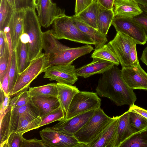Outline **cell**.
<instances>
[{"label": "cell", "instance_id": "obj_28", "mask_svg": "<svg viewBox=\"0 0 147 147\" xmlns=\"http://www.w3.org/2000/svg\"><path fill=\"white\" fill-rule=\"evenodd\" d=\"M11 110V107L9 106L4 113L0 115V147H6L9 136Z\"/></svg>", "mask_w": 147, "mask_h": 147}, {"label": "cell", "instance_id": "obj_3", "mask_svg": "<svg viewBox=\"0 0 147 147\" xmlns=\"http://www.w3.org/2000/svg\"><path fill=\"white\" fill-rule=\"evenodd\" d=\"M52 25L51 32L58 40L64 39L82 44L95 45L90 37L76 26L71 16L64 14L56 18Z\"/></svg>", "mask_w": 147, "mask_h": 147}, {"label": "cell", "instance_id": "obj_18", "mask_svg": "<svg viewBox=\"0 0 147 147\" xmlns=\"http://www.w3.org/2000/svg\"><path fill=\"white\" fill-rule=\"evenodd\" d=\"M25 9L14 10L7 25L10 32L13 50H15L23 33V22Z\"/></svg>", "mask_w": 147, "mask_h": 147}, {"label": "cell", "instance_id": "obj_26", "mask_svg": "<svg viewBox=\"0 0 147 147\" xmlns=\"http://www.w3.org/2000/svg\"><path fill=\"white\" fill-rule=\"evenodd\" d=\"M98 2L94 0L88 7L77 15L76 18L97 30V18Z\"/></svg>", "mask_w": 147, "mask_h": 147}, {"label": "cell", "instance_id": "obj_46", "mask_svg": "<svg viewBox=\"0 0 147 147\" xmlns=\"http://www.w3.org/2000/svg\"><path fill=\"white\" fill-rule=\"evenodd\" d=\"M137 113L147 119V110L134 105L130 106L128 110Z\"/></svg>", "mask_w": 147, "mask_h": 147}, {"label": "cell", "instance_id": "obj_9", "mask_svg": "<svg viewBox=\"0 0 147 147\" xmlns=\"http://www.w3.org/2000/svg\"><path fill=\"white\" fill-rule=\"evenodd\" d=\"M34 4L40 24L44 28L49 27L56 18L65 14L51 0H35Z\"/></svg>", "mask_w": 147, "mask_h": 147}, {"label": "cell", "instance_id": "obj_5", "mask_svg": "<svg viewBox=\"0 0 147 147\" xmlns=\"http://www.w3.org/2000/svg\"><path fill=\"white\" fill-rule=\"evenodd\" d=\"M113 118L107 115L100 107L95 110L93 115L86 124L74 136L80 142L88 146Z\"/></svg>", "mask_w": 147, "mask_h": 147}, {"label": "cell", "instance_id": "obj_17", "mask_svg": "<svg viewBox=\"0 0 147 147\" xmlns=\"http://www.w3.org/2000/svg\"><path fill=\"white\" fill-rule=\"evenodd\" d=\"M115 17L131 18L143 12L134 0H115L113 9Z\"/></svg>", "mask_w": 147, "mask_h": 147}, {"label": "cell", "instance_id": "obj_47", "mask_svg": "<svg viewBox=\"0 0 147 147\" xmlns=\"http://www.w3.org/2000/svg\"><path fill=\"white\" fill-rule=\"evenodd\" d=\"M6 38L3 31H0V57L3 54L5 45Z\"/></svg>", "mask_w": 147, "mask_h": 147}, {"label": "cell", "instance_id": "obj_2", "mask_svg": "<svg viewBox=\"0 0 147 147\" xmlns=\"http://www.w3.org/2000/svg\"><path fill=\"white\" fill-rule=\"evenodd\" d=\"M35 9L29 8L25 11L23 32L28 38L27 44V61L30 63L42 53L43 49L42 33Z\"/></svg>", "mask_w": 147, "mask_h": 147}, {"label": "cell", "instance_id": "obj_43", "mask_svg": "<svg viewBox=\"0 0 147 147\" xmlns=\"http://www.w3.org/2000/svg\"><path fill=\"white\" fill-rule=\"evenodd\" d=\"M94 0H76L75 15H77L91 4Z\"/></svg>", "mask_w": 147, "mask_h": 147}, {"label": "cell", "instance_id": "obj_41", "mask_svg": "<svg viewBox=\"0 0 147 147\" xmlns=\"http://www.w3.org/2000/svg\"><path fill=\"white\" fill-rule=\"evenodd\" d=\"M29 8L35 9L32 0H15L14 10L25 9Z\"/></svg>", "mask_w": 147, "mask_h": 147}, {"label": "cell", "instance_id": "obj_12", "mask_svg": "<svg viewBox=\"0 0 147 147\" xmlns=\"http://www.w3.org/2000/svg\"><path fill=\"white\" fill-rule=\"evenodd\" d=\"M121 71L123 79L129 87L147 90V73L139 63L123 67Z\"/></svg>", "mask_w": 147, "mask_h": 147}, {"label": "cell", "instance_id": "obj_49", "mask_svg": "<svg viewBox=\"0 0 147 147\" xmlns=\"http://www.w3.org/2000/svg\"><path fill=\"white\" fill-rule=\"evenodd\" d=\"M140 60L147 66V46L143 51Z\"/></svg>", "mask_w": 147, "mask_h": 147}, {"label": "cell", "instance_id": "obj_15", "mask_svg": "<svg viewBox=\"0 0 147 147\" xmlns=\"http://www.w3.org/2000/svg\"><path fill=\"white\" fill-rule=\"evenodd\" d=\"M119 116L112 119L97 137L88 145V147H114Z\"/></svg>", "mask_w": 147, "mask_h": 147}, {"label": "cell", "instance_id": "obj_6", "mask_svg": "<svg viewBox=\"0 0 147 147\" xmlns=\"http://www.w3.org/2000/svg\"><path fill=\"white\" fill-rule=\"evenodd\" d=\"M101 100L96 92L80 91L73 98L64 119L100 107Z\"/></svg>", "mask_w": 147, "mask_h": 147}, {"label": "cell", "instance_id": "obj_22", "mask_svg": "<svg viewBox=\"0 0 147 147\" xmlns=\"http://www.w3.org/2000/svg\"><path fill=\"white\" fill-rule=\"evenodd\" d=\"M74 23L82 32L85 33L94 42L95 49H96L105 44L108 40L106 35L99 32L98 30L71 16Z\"/></svg>", "mask_w": 147, "mask_h": 147}, {"label": "cell", "instance_id": "obj_54", "mask_svg": "<svg viewBox=\"0 0 147 147\" xmlns=\"http://www.w3.org/2000/svg\"><path fill=\"white\" fill-rule=\"evenodd\" d=\"M34 2V1L35 0H32Z\"/></svg>", "mask_w": 147, "mask_h": 147}, {"label": "cell", "instance_id": "obj_34", "mask_svg": "<svg viewBox=\"0 0 147 147\" xmlns=\"http://www.w3.org/2000/svg\"><path fill=\"white\" fill-rule=\"evenodd\" d=\"M11 99L9 106L12 107H19L27 104L32 100L28 89H25L17 93Z\"/></svg>", "mask_w": 147, "mask_h": 147}, {"label": "cell", "instance_id": "obj_7", "mask_svg": "<svg viewBox=\"0 0 147 147\" xmlns=\"http://www.w3.org/2000/svg\"><path fill=\"white\" fill-rule=\"evenodd\" d=\"M43 142L50 147H88L80 142L74 136L66 134L51 127H46L39 132Z\"/></svg>", "mask_w": 147, "mask_h": 147}, {"label": "cell", "instance_id": "obj_44", "mask_svg": "<svg viewBox=\"0 0 147 147\" xmlns=\"http://www.w3.org/2000/svg\"><path fill=\"white\" fill-rule=\"evenodd\" d=\"M131 18L140 26L147 34V13L143 12Z\"/></svg>", "mask_w": 147, "mask_h": 147}, {"label": "cell", "instance_id": "obj_36", "mask_svg": "<svg viewBox=\"0 0 147 147\" xmlns=\"http://www.w3.org/2000/svg\"><path fill=\"white\" fill-rule=\"evenodd\" d=\"M18 73L17 69L15 51H13L9 76V92H11L16 83Z\"/></svg>", "mask_w": 147, "mask_h": 147}, {"label": "cell", "instance_id": "obj_32", "mask_svg": "<svg viewBox=\"0 0 147 147\" xmlns=\"http://www.w3.org/2000/svg\"><path fill=\"white\" fill-rule=\"evenodd\" d=\"M14 10L7 0H1L0 31H3L8 25Z\"/></svg>", "mask_w": 147, "mask_h": 147}, {"label": "cell", "instance_id": "obj_50", "mask_svg": "<svg viewBox=\"0 0 147 147\" xmlns=\"http://www.w3.org/2000/svg\"><path fill=\"white\" fill-rule=\"evenodd\" d=\"M139 4L147 6V0H134Z\"/></svg>", "mask_w": 147, "mask_h": 147}, {"label": "cell", "instance_id": "obj_11", "mask_svg": "<svg viewBox=\"0 0 147 147\" xmlns=\"http://www.w3.org/2000/svg\"><path fill=\"white\" fill-rule=\"evenodd\" d=\"M115 53L122 67L130 66L129 54L137 42L129 36L117 32L114 38L108 42Z\"/></svg>", "mask_w": 147, "mask_h": 147}, {"label": "cell", "instance_id": "obj_19", "mask_svg": "<svg viewBox=\"0 0 147 147\" xmlns=\"http://www.w3.org/2000/svg\"><path fill=\"white\" fill-rule=\"evenodd\" d=\"M135 133L129 121V112H125L119 116L114 147H120L121 145Z\"/></svg>", "mask_w": 147, "mask_h": 147}, {"label": "cell", "instance_id": "obj_8", "mask_svg": "<svg viewBox=\"0 0 147 147\" xmlns=\"http://www.w3.org/2000/svg\"><path fill=\"white\" fill-rule=\"evenodd\" d=\"M117 32L132 38L137 44L144 45L147 41V34L131 18L115 17L112 22Z\"/></svg>", "mask_w": 147, "mask_h": 147}, {"label": "cell", "instance_id": "obj_42", "mask_svg": "<svg viewBox=\"0 0 147 147\" xmlns=\"http://www.w3.org/2000/svg\"><path fill=\"white\" fill-rule=\"evenodd\" d=\"M22 147H47L42 140H38L34 138L26 140L23 138Z\"/></svg>", "mask_w": 147, "mask_h": 147}, {"label": "cell", "instance_id": "obj_20", "mask_svg": "<svg viewBox=\"0 0 147 147\" xmlns=\"http://www.w3.org/2000/svg\"><path fill=\"white\" fill-rule=\"evenodd\" d=\"M32 100L38 109L41 118L60 106L58 98L55 96H33L32 98Z\"/></svg>", "mask_w": 147, "mask_h": 147}, {"label": "cell", "instance_id": "obj_14", "mask_svg": "<svg viewBox=\"0 0 147 147\" xmlns=\"http://www.w3.org/2000/svg\"><path fill=\"white\" fill-rule=\"evenodd\" d=\"M93 50L92 46L88 44L76 47H68L58 55L49 61L47 68L54 65L72 64L75 59L90 53Z\"/></svg>", "mask_w": 147, "mask_h": 147}, {"label": "cell", "instance_id": "obj_40", "mask_svg": "<svg viewBox=\"0 0 147 147\" xmlns=\"http://www.w3.org/2000/svg\"><path fill=\"white\" fill-rule=\"evenodd\" d=\"M0 88V115H1L5 112L9 106L11 99L9 95L6 94L1 87Z\"/></svg>", "mask_w": 147, "mask_h": 147}, {"label": "cell", "instance_id": "obj_24", "mask_svg": "<svg viewBox=\"0 0 147 147\" xmlns=\"http://www.w3.org/2000/svg\"><path fill=\"white\" fill-rule=\"evenodd\" d=\"M114 17L113 10L106 8L98 2L97 25L99 32L106 35Z\"/></svg>", "mask_w": 147, "mask_h": 147}, {"label": "cell", "instance_id": "obj_37", "mask_svg": "<svg viewBox=\"0 0 147 147\" xmlns=\"http://www.w3.org/2000/svg\"><path fill=\"white\" fill-rule=\"evenodd\" d=\"M9 57V52L8 44L6 39L5 47L3 55L0 57V83L3 78L7 69Z\"/></svg>", "mask_w": 147, "mask_h": 147}, {"label": "cell", "instance_id": "obj_25", "mask_svg": "<svg viewBox=\"0 0 147 147\" xmlns=\"http://www.w3.org/2000/svg\"><path fill=\"white\" fill-rule=\"evenodd\" d=\"M41 120L40 116L30 113L23 114L19 117L16 132L24 134L33 129H38Z\"/></svg>", "mask_w": 147, "mask_h": 147}, {"label": "cell", "instance_id": "obj_4", "mask_svg": "<svg viewBox=\"0 0 147 147\" xmlns=\"http://www.w3.org/2000/svg\"><path fill=\"white\" fill-rule=\"evenodd\" d=\"M49 60V55L45 52L30 62L28 67L18 74L9 95L14 96L22 90L29 89L32 82L47 68Z\"/></svg>", "mask_w": 147, "mask_h": 147}, {"label": "cell", "instance_id": "obj_1", "mask_svg": "<svg viewBox=\"0 0 147 147\" xmlns=\"http://www.w3.org/2000/svg\"><path fill=\"white\" fill-rule=\"evenodd\" d=\"M133 90L126 84L121 70L115 65L102 74L96 88L98 95L109 99L118 106L134 105L137 98Z\"/></svg>", "mask_w": 147, "mask_h": 147}, {"label": "cell", "instance_id": "obj_33", "mask_svg": "<svg viewBox=\"0 0 147 147\" xmlns=\"http://www.w3.org/2000/svg\"><path fill=\"white\" fill-rule=\"evenodd\" d=\"M129 112L130 124L135 133L147 129L146 118L136 113Z\"/></svg>", "mask_w": 147, "mask_h": 147}, {"label": "cell", "instance_id": "obj_23", "mask_svg": "<svg viewBox=\"0 0 147 147\" xmlns=\"http://www.w3.org/2000/svg\"><path fill=\"white\" fill-rule=\"evenodd\" d=\"M11 107L9 135L16 132L19 117L22 114L30 113L40 116L38 110L34 105L32 100L24 106L19 107Z\"/></svg>", "mask_w": 147, "mask_h": 147}, {"label": "cell", "instance_id": "obj_16", "mask_svg": "<svg viewBox=\"0 0 147 147\" xmlns=\"http://www.w3.org/2000/svg\"><path fill=\"white\" fill-rule=\"evenodd\" d=\"M93 59L91 63L76 69L78 77L86 78L95 74H102L115 65L112 63L100 59Z\"/></svg>", "mask_w": 147, "mask_h": 147}, {"label": "cell", "instance_id": "obj_10", "mask_svg": "<svg viewBox=\"0 0 147 147\" xmlns=\"http://www.w3.org/2000/svg\"><path fill=\"white\" fill-rule=\"evenodd\" d=\"M76 69L72 64L53 65L46 69L43 78L72 85L78 80Z\"/></svg>", "mask_w": 147, "mask_h": 147}, {"label": "cell", "instance_id": "obj_51", "mask_svg": "<svg viewBox=\"0 0 147 147\" xmlns=\"http://www.w3.org/2000/svg\"><path fill=\"white\" fill-rule=\"evenodd\" d=\"M140 7L143 12L147 13V6L139 4Z\"/></svg>", "mask_w": 147, "mask_h": 147}, {"label": "cell", "instance_id": "obj_30", "mask_svg": "<svg viewBox=\"0 0 147 147\" xmlns=\"http://www.w3.org/2000/svg\"><path fill=\"white\" fill-rule=\"evenodd\" d=\"M147 147V129L135 133L120 147Z\"/></svg>", "mask_w": 147, "mask_h": 147}, {"label": "cell", "instance_id": "obj_48", "mask_svg": "<svg viewBox=\"0 0 147 147\" xmlns=\"http://www.w3.org/2000/svg\"><path fill=\"white\" fill-rule=\"evenodd\" d=\"M98 2L104 7L113 10L115 0H97Z\"/></svg>", "mask_w": 147, "mask_h": 147}, {"label": "cell", "instance_id": "obj_38", "mask_svg": "<svg viewBox=\"0 0 147 147\" xmlns=\"http://www.w3.org/2000/svg\"><path fill=\"white\" fill-rule=\"evenodd\" d=\"M23 134L16 132L11 133L8 138L6 147H22Z\"/></svg>", "mask_w": 147, "mask_h": 147}, {"label": "cell", "instance_id": "obj_45", "mask_svg": "<svg viewBox=\"0 0 147 147\" xmlns=\"http://www.w3.org/2000/svg\"><path fill=\"white\" fill-rule=\"evenodd\" d=\"M136 45L135 44L133 46L130 52L129 57L130 65H136L139 63Z\"/></svg>", "mask_w": 147, "mask_h": 147}, {"label": "cell", "instance_id": "obj_39", "mask_svg": "<svg viewBox=\"0 0 147 147\" xmlns=\"http://www.w3.org/2000/svg\"><path fill=\"white\" fill-rule=\"evenodd\" d=\"M12 53L9 52V57L7 67L4 74L2 83L0 84L1 87L6 94H9V83L10 69L11 67Z\"/></svg>", "mask_w": 147, "mask_h": 147}, {"label": "cell", "instance_id": "obj_21", "mask_svg": "<svg viewBox=\"0 0 147 147\" xmlns=\"http://www.w3.org/2000/svg\"><path fill=\"white\" fill-rule=\"evenodd\" d=\"M58 90L57 98L60 106L65 114L75 95L80 91L75 86L58 82L56 83Z\"/></svg>", "mask_w": 147, "mask_h": 147}, {"label": "cell", "instance_id": "obj_31", "mask_svg": "<svg viewBox=\"0 0 147 147\" xmlns=\"http://www.w3.org/2000/svg\"><path fill=\"white\" fill-rule=\"evenodd\" d=\"M30 96H57L58 90L56 83H50L44 85L29 88L28 90Z\"/></svg>", "mask_w": 147, "mask_h": 147}, {"label": "cell", "instance_id": "obj_52", "mask_svg": "<svg viewBox=\"0 0 147 147\" xmlns=\"http://www.w3.org/2000/svg\"><path fill=\"white\" fill-rule=\"evenodd\" d=\"M11 2H12V7L14 9V7L15 0H11Z\"/></svg>", "mask_w": 147, "mask_h": 147}, {"label": "cell", "instance_id": "obj_29", "mask_svg": "<svg viewBox=\"0 0 147 147\" xmlns=\"http://www.w3.org/2000/svg\"><path fill=\"white\" fill-rule=\"evenodd\" d=\"M27 43L20 39L14 51H15L17 66L18 74L21 73L28 66L27 61Z\"/></svg>", "mask_w": 147, "mask_h": 147}, {"label": "cell", "instance_id": "obj_13", "mask_svg": "<svg viewBox=\"0 0 147 147\" xmlns=\"http://www.w3.org/2000/svg\"><path fill=\"white\" fill-rule=\"evenodd\" d=\"M95 110L88 111L68 119H63L52 127L66 134L74 136L87 122Z\"/></svg>", "mask_w": 147, "mask_h": 147}, {"label": "cell", "instance_id": "obj_53", "mask_svg": "<svg viewBox=\"0 0 147 147\" xmlns=\"http://www.w3.org/2000/svg\"><path fill=\"white\" fill-rule=\"evenodd\" d=\"M7 1H8L9 4H10V5L12 6V2H11V0H7Z\"/></svg>", "mask_w": 147, "mask_h": 147}, {"label": "cell", "instance_id": "obj_27", "mask_svg": "<svg viewBox=\"0 0 147 147\" xmlns=\"http://www.w3.org/2000/svg\"><path fill=\"white\" fill-rule=\"evenodd\" d=\"M91 57L110 62L117 66L120 64L117 56L109 43L103 45L98 49H95Z\"/></svg>", "mask_w": 147, "mask_h": 147}, {"label": "cell", "instance_id": "obj_35", "mask_svg": "<svg viewBox=\"0 0 147 147\" xmlns=\"http://www.w3.org/2000/svg\"><path fill=\"white\" fill-rule=\"evenodd\" d=\"M65 116L64 111L60 106L57 109L51 112L41 118L42 120L39 128L56 121H60Z\"/></svg>", "mask_w": 147, "mask_h": 147}]
</instances>
